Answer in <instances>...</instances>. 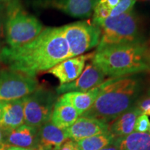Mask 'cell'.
I'll use <instances>...</instances> for the list:
<instances>
[{
    "label": "cell",
    "mask_w": 150,
    "mask_h": 150,
    "mask_svg": "<svg viewBox=\"0 0 150 150\" xmlns=\"http://www.w3.org/2000/svg\"><path fill=\"white\" fill-rule=\"evenodd\" d=\"M1 61L9 69L35 76L48 71L71 54L61 27H48L32 41L18 47H5L0 52Z\"/></svg>",
    "instance_id": "6da1fadb"
},
{
    "label": "cell",
    "mask_w": 150,
    "mask_h": 150,
    "mask_svg": "<svg viewBox=\"0 0 150 150\" xmlns=\"http://www.w3.org/2000/svg\"><path fill=\"white\" fill-rule=\"evenodd\" d=\"M100 88L93 106L81 116L109 124L134 106L141 90V81L137 74L110 77Z\"/></svg>",
    "instance_id": "7a4b0ae2"
},
{
    "label": "cell",
    "mask_w": 150,
    "mask_h": 150,
    "mask_svg": "<svg viewBox=\"0 0 150 150\" xmlns=\"http://www.w3.org/2000/svg\"><path fill=\"white\" fill-rule=\"evenodd\" d=\"M92 63L110 77L150 71L143 40L97 48Z\"/></svg>",
    "instance_id": "3957f363"
},
{
    "label": "cell",
    "mask_w": 150,
    "mask_h": 150,
    "mask_svg": "<svg viewBox=\"0 0 150 150\" xmlns=\"http://www.w3.org/2000/svg\"><path fill=\"white\" fill-rule=\"evenodd\" d=\"M5 6L4 35L9 47H18L32 41L44 29L35 16L22 8L19 0H9Z\"/></svg>",
    "instance_id": "277c9868"
},
{
    "label": "cell",
    "mask_w": 150,
    "mask_h": 150,
    "mask_svg": "<svg viewBox=\"0 0 150 150\" xmlns=\"http://www.w3.org/2000/svg\"><path fill=\"white\" fill-rule=\"evenodd\" d=\"M96 26L101 30L97 48L142 40L140 19L133 11L118 16H109Z\"/></svg>",
    "instance_id": "5b68a950"
},
{
    "label": "cell",
    "mask_w": 150,
    "mask_h": 150,
    "mask_svg": "<svg viewBox=\"0 0 150 150\" xmlns=\"http://www.w3.org/2000/svg\"><path fill=\"white\" fill-rule=\"evenodd\" d=\"M57 93L39 86L35 91L24 98V123L38 129L50 121Z\"/></svg>",
    "instance_id": "8992f818"
},
{
    "label": "cell",
    "mask_w": 150,
    "mask_h": 150,
    "mask_svg": "<svg viewBox=\"0 0 150 150\" xmlns=\"http://www.w3.org/2000/svg\"><path fill=\"white\" fill-rule=\"evenodd\" d=\"M71 54V57L82 55L98 45L101 30L93 22L79 21L61 27Z\"/></svg>",
    "instance_id": "52a82bcc"
},
{
    "label": "cell",
    "mask_w": 150,
    "mask_h": 150,
    "mask_svg": "<svg viewBox=\"0 0 150 150\" xmlns=\"http://www.w3.org/2000/svg\"><path fill=\"white\" fill-rule=\"evenodd\" d=\"M38 87L35 76L9 68L0 70V102L23 99Z\"/></svg>",
    "instance_id": "ba28073f"
},
{
    "label": "cell",
    "mask_w": 150,
    "mask_h": 150,
    "mask_svg": "<svg viewBox=\"0 0 150 150\" xmlns=\"http://www.w3.org/2000/svg\"><path fill=\"white\" fill-rule=\"evenodd\" d=\"M98 0H36L35 5L41 8L61 11L74 18H88Z\"/></svg>",
    "instance_id": "9c48e42d"
},
{
    "label": "cell",
    "mask_w": 150,
    "mask_h": 150,
    "mask_svg": "<svg viewBox=\"0 0 150 150\" xmlns=\"http://www.w3.org/2000/svg\"><path fill=\"white\" fill-rule=\"evenodd\" d=\"M105 75L93 63L86 65L79 77L70 83L60 85L56 88L57 94L69 92H86L101 85L105 79Z\"/></svg>",
    "instance_id": "30bf717a"
},
{
    "label": "cell",
    "mask_w": 150,
    "mask_h": 150,
    "mask_svg": "<svg viewBox=\"0 0 150 150\" xmlns=\"http://www.w3.org/2000/svg\"><path fill=\"white\" fill-rule=\"evenodd\" d=\"M94 55L95 54L91 53L70 58L58 63L47 72L57 78L60 85L70 83L80 76L85 67L86 62L93 59Z\"/></svg>",
    "instance_id": "8fae6325"
},
{
    "label": "cell",
    "mask_w": 150,
    "mask_h": 150,
    "mask_svg": "<svg viewBox=\"0 0 150 150\" xmlns=\"http://www.w3.org/2000/svg\"><path fill=\"white\" fill-rule=\"evenodd\" d=\"M109 124L99 120L81 116L72 126L65 129L68 139L77 142L84 138L108 132Z\"/></svg>",
    "instance_id": "7c38bea8"
},
{
    "label": "cell",
    "mask_w": 150,
    "mask_h": 150,
    "mask_svg": "<svg viewBox=\"0 0 150 150\" xmlns=\"http://www.w3.org/2000/svg\"><path fill=\"white\" fill-rule=\"evenodd\" d=\"M38 129L24 124L4 134V143L9 147L35 150L38 148Z\"/></svg>",
    "instance_id": "4fadbf2b"
},
{
    "label": "cell",
    "mask_w": 150,
    "mask_h": 150,
    "mask_svg": "<svg viewBox=\"0 0 150 150\" xmlns=\"http://www.w3.org/2000/svg\"><path fill=\"white\" fill-rule=\"evenodd\" d=\"M67 140L65 129L55 126L51 121L45 123L38 130V148L59 150Z\"/></svg>",
    "instance_id": "5bb4252c"
},
{
    "label": "cell",
    "mask_w": 150,
    "mask_h": 150,
    "mask_svg": "<svg viewBox=\"0 0 150 150\" xmlns=\"http://www.w3.org/2000/svg\"><path fill=\"white\" fill-rule=\"evenodd\" d=\"M3 112L0 120V128L6 134L24 123V98L11 102H2Z\"/></svg>",
    "instance_id": "9a60e30c"
},
{
    "label": "cell",
    "mask_w": 150,
    "mask_h": 150,
    "mask_svg": "<svg viewBox=\"0 0 150 150\" xmlns=\"http://www.w3.org/2000/svg\"><path fill=\"white\" fill-rule=\"evenodd\" d=\"M100 89L99 85L86 92H69L59 98L72 106L81 116L93 106L100 93Z\"/></svg>",
    "instance_id": "2e32d148"
},
{
    "label": "cell",
    "mask_w": 150,
    "mask_h": 150,
    "mask_svg": "<svg viewBox=\"0 0 150 150\" xmlns=\"http://www.w3.org/2000/svg\"><path fill=\"white\" fill-rule=\"evenodd\" d=\"M142 112L136 106H133L127 111L114 120L109 125L108 131L115 138L123 137L134 132L137 117Z\"/></svg>",
    "instance_id": "e0dca14e"
},
{
    "label": "cell",
    "mask_w": 150,
    "mask_h": 150,
    "mask_svg": "<svg viewBox=\"0 0 150 150\" xmlns=\"http://www.w3.org/2000/svg\"><path fill=\"white\" fill-rule=\"evenodd\" d=\"M79 116L77 110L59 97L54 104L50 121L59 128L66 129L72 126Z\"/></svg>",
    "instance_id": "ac0fdd59"
},
{
    "label": "cell",
    "mask_w": 150,
    "mask_h": 150,
    "mask_svg": "<svg viewBox=\"0 0 150 150\" xmlns=\"http://www.w3.org/2000/svg\"><path fill=\"white\" fill-rule=\"evenodd\" d=\"M119 150H150V134L132 132L127 136L115 138Z\"/></svg>",
    "instance_id": "d6986e66"
},
{
    "label": "cell",
    "mask_w": 150,
    "mask_h": 150,
    "mask_svg": "<svg viewBox=\"0 0 150 150\" xmlns=\"http://www.w3.org/2000/svg\"><path fill=\"white\" fill-rule=\"evenodd\" d=\"M115 137L109 131L84 138L77 141L81 150H100L109 145Z\"/></svg>",
    "instance_id": "ffe728a7"
},
{
    "label": "cell",
    "mask_w": 150,
    "mask_h": 150,
    "mask_svg": "<svg viewBox=\"0 0 150 150\" xmlns=\"http://www.w3.org/2000/svg\"><path fill=\"white\" fill-rule=\"evenodd\" d=\"M111 8L106 0H98L93 9V23L96 25L110 16Z\"/></svg>",
    "instance_id": "44dd1931"
},
{
    "label": "cell",
    "mask_w": 150,
    "mask_h": 150,
    "mask_svg": "<svg viewBox=\"0 0 150 150\" xmlns=\"http://www.w3.org/2000/svg\"><path fill=\"white\" fill-rule=\"evenodd\" d=\"M135 0H120L118 4L110 11V17L118 16L120 15L126 13L131 11L136 4Z\"/></svg>",
    "instance_id": "7402d4cb"
},
{
    "label": "cell",
    "mask_w": 150,
    "mask_h": 150,
    "mask_svg": "<svg viewBox=\"0 0 150 150\" xmlns=\"http://www.w3.org/2000/svg\"><path fill=\"white\" fill-rule=\"evenodd\" d=\"M149 125L150 122L148 116L145 114L142 113L137 117L134 130L136 131V132L146 133L149 131Z\"/></svg>",
    "instance_id": "603a6c76"
},
{
    "label": "cell",
    "mask_w": 150,
    "mask_h": 150,
    "mask_svg": "<svg viewBox=\"0 0 150 150\" xmlns=\"http://www.w3.org/2000/svg\"><path fill=\"white\" fill-rule=\"evenodd\" d=\"M59 150H81L77 142L68 139L60 147Z\"/></svg>",
    "instance_id": "cb8c5ba5"
},
{
    "label": "cell",
    "mask_w": 150,
    "mask_h": 150,
    "mask_svg": "<svg viewBox=\"0 0 150 150\" xmlns=\"http://www.w3.org/2000/svg\"><path fill=\"white\" fill-rule=\"evenodd\" d=\"M5 7L0 3V38L4 37V10Z\"/></svg>",
    "instance_id": "d4e9b609"
},
{
    "label": "cell",
    "mask_w": 150,
    "mask_h": 150,
    "mask_svg": "<svg viewBox=\"0 0 150 150\" xmlns=\"http://www.w3.org/2000/svg\"><path fill=\"white\" fill-rule=\"evenodd\" d=\"M146 55H147V62L150 69V38L147 42H146Z\"/></svg>",
    "instance_id": "484cf974"
},
{
    "label": "cell",
    "mask_w": 150,
    "mask_h": 150,
    "mask_svg": "<svg viewBox=\"0 0 150 150\" xmlns=\"http://www.w3.org/2000/svg\"><path fill=\"white\" fill-rule=\"evenodd\" d=\"M100 150H119V149H118L117 144L115 143V139H114L113 141L112 142V143H110L109 145L106 146V147H105L104 148H103V149Z\"/></svg>",
    "instance_id": "4316f807"
},
{
    "label": "cell",
    "mask_w": 150,
    "mask_h": 150,
    "mask_svg": "<svg viewBox=\"0 0 150 150\" xmlns=\"http://www.w3.org/2000/svg\"><path fill=\"white\" fill-rule=\"evenodd\" d=\"M120 1V0H106V1H107L108 4L110 8H111V10L118 4Z\"/></svg>",
    "instance_id": "83f0119b"
},
{
    "label": "cell",
    "mask_w": 150,
    "mask_h": 150,
    "mask_svg": "<svg viewBox=\"0 0 150 150\" xmlns=\"http://www.w3.org/2000/svg\"><path fill=\"white\" fill-rule=\"evenodd\" d=\"M4 142V133L2 129L0 128V145Z\"/></svg>",
    "instance_id": "f1b7e54d"
},
{
    "label": "cell",
    "mask_w": 150,
    "mask_h": 150,
    "mask_svg": "<svg viewBox=\"0 0 150 150\" xmlns=\"http://www.w3.org/2000/svg\"><path fill=\"white\" fill-rule=\"evenodd\" d=\"M25 148H21L18 147H9L6 150H25Z\"/></svg>",
    "instance_id": "f546056e"
},
{
    "label": "cell",
    "mask_w": 150,
    "mask_h": 150,
    "mask_svg": "<svg viewBox=\"0 0 150 150\" xmlns=\"http://www.w3.org/2000/svg\"><path fill=\"white\" fill-rule=\"evenodd\" d=\"M142 113L145 114V115H147V116L150 115V106H149L147 108H146V109L145 110V111L142 112Z\"/></svg>",
    "instance_id": "4dcf8cb0"
},
{
    "label": "cell",
    "mask_w": 150,
    "mask_h": 150,
    "mask_svg": "<svg viewBox=\"0 0 150 150\" xmlns=\"http://www.w3.org/2000/svg\"><path fill=\"white\" fill-rule=\"evenodd\" d=\"M2 112H3L2 102H0V120H1V116H2Z\"/></svg>",
    "instance_id": "1f68e13d"
},
{
    "label": "cell",
    "mask_w": 150,
    "mask_h": 150,
    "mask_svg": "<svg viewBox=\"0 0 150 150\" xmlns=\"http://www.w3.org/2000/svg\"><path fill=\"white\" fill-rule=\"evenodd\" d=\"M35 150H54V149H42V148H37Z\"/></svg>",
    "instance_id": "d6a6232c"
},
{
    "label": "cell",
    "mask_w": 150,
    "mask_h": 150,
    "mask_svg": "<svg viewBox=\"0 0 150 150\" xmlns=\"http://www.w3.org/2000/svg\"><path fill=\"white\" fill-rule=\"evenodd\" d=\"M9 1V0H0V3H2V2H6V1Z\"/></svg>",
    "instance_id": "836d02e7"
},
{
    "label": "cell",
    "mask_w": 150,
    "mask_h": 150,
    "mask_svg": "<svg viewBox=\"0 0 150 150\" xmlns=\"http://www.w3.org/2000/svg\"><path fill=\"white\" fill-rule=\"evenodd\" d=\"M141 1H150V0H140Z\"/></svg>",
    "instance_id": "e575fe53"
},
{
    "label": "cell",
    "mask_w": 150,
    "mask_h": 150,
    "mask_svg": "<svg viewBox=\"0 0 150 150\" xmlns=\"http://www.w3.org/2000/svg\"><path fill=\"white\" fill-rule=\"evenodd\" d=\"M1 56H0V64H1Z\"/></svg>",
    "instance_id": "d590c367"
},
{
    "label": "cell",
    "mask_w": 150,
    "mask_h": 150,
    "mask_svg": "<svg viewBox=\"0 0 150 150\" xmlns=\"http://www.w3.org/2000/svg\"><path fill=\"white\" fill-rule=\"evenodd\" d=\"M149 134H150V125H149Z\"/></svg>",
    "instance_id": "8d00e7d4"
},
{
    "label": "cell",
    "mask_w": 150,
    "mask_h": 150,
    "mask_svg": "<svg viewBox=\"0 0 150 150\" xmlns=\"http://www.w3.org/2000/svg\"><path fill=\"white\" fill-rule=\"evenodd\" d=\"M25 150H33V149H26Z\"/></svg>",
    "instance_id": "74e56055"
},
{
    "label": "cell",
    "mask_w": 150,
    "mask_h": 150,
    "mask_svg": "<svg viewBox=\"0 0 150 150\" xmlns=\"http://www.w3.org/2000/svg\"><path fill=\"white\" fill-rule=\"evenodd\" d=\"M135 1H136V0H135Z\"/></svg>",
    "instance_id": "f35d334b"
},
{
    "label": "cell",
    "mask_w": 150,
    "mask_h": 150,
    "mask_svg": "<svg viewBox=\"0 0 150 150\" xmlns=\"http://www.w3.org/2000/svg\"><path fill=\"white\" fill-rule=\"evenodd\" d=\"M0 52H1V50H0Z\"/></svg>",
    "instance_id": "ab89813d"
}]
</instances>
